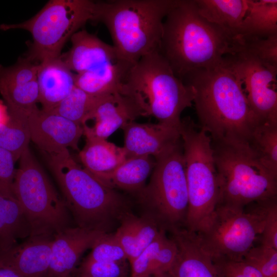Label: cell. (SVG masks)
Returning <instances> with one entry per match:
<instances>
[{
    "label": "cell",
    "instance_id": "cell-41",
    "mask_svg": "<svg viewBox=\"0 0 277 277\" xmlns=\"http://www.w3.org/2000/svg\"><path fill=\"white\" fill-rule=\"evenodd\" d=\"M10 118L8 107L0 100V128L6 125Z\"/></svg>",
    "mask_w": 277,
    "mask_h": 277
},
{
    "label": "cell",
    "instance_id": "cell-3",
    "mask_svg": "<svg viewBox=\"0 0 277 277\" xmlns=\"http://www.w3.org/2000/svg\"><path fill=\"white\" fill-rule=\"evenodd\" d=\"M176 0L95 2L93 21L105 25L120 60L134 64L159 51L164 20Z\"/></svg>",
    "mask_w": 277,
    "mask_h": 277
},
{
    "label": "cell",
    "instance_id": "cell-40",
    "mask_svg": "<svg viewBox=\"0 0 277 277\" xmlns=\"http://www.w3.org/2000/svg\"><path fill=\"white\" fill-rule=\"evenodd\" d=\"M0 277H24L13 268L0 261Z\"/></svg>",
    "mask_w": 277,
    "mask_h": 277
},
{
    "label": "cell",
    "instance_id": "cell-13",
    "mask_svg": "<svg viewBox=\"0 0 277 277\" xmlns=\"http://www.w3.org/2000/svg\"><path fill=\"white\" fill-rule=\"evenodd\" d=\"M38 66L27 57L9 67L0 65V93L10 113L28 116L38 108Z\"/></svg>",
    "mask_w": 277,
    "mask_h": 277
},
{
    "label": "cell",
    "instance_id": "cell-27",
    "mask_svg": "<svg viewBox=\"0 0 277 277\" xmlns=\"http://www.w3.org/2000/svg\"><path fill=\"white\" fill-rule=\"evenodd\" d=\"M200 14L239 37V32L248 8V0H194Z\"/></svg>",
    "mask_w": 277,
    "mask_h": 277
},
{
    "label": "cell",
    "instance_id": "cell-42",
    "mask_svg": "<svg viewBox=\"0 0 277 277\" xmlns=\"http://www.w3.org/2000/svg\"><path fill=\"white\" fill-rule=\"evenodd\" d=\"M146 277H172V276L168 272H166V273H161V274L150 275Z\"/></svg>",
    "mask_w": 277,
    "mask_h": 277
},
{
    "label": "cell",
    "instance_id": "cell-34",
    "mask_svg": "<svg viewBox=\"0 0 277 277\" xmlns=\"http://www.w3.org/2000/svg\"><path fill=\"white\" fill-rule=\"evenodd\" d=\"M89 255L88 261L121 262L127 260L126 253L114 234L104 232L95 242Z\"/></svg>",
    "mask_w": 277,
    "mask_h": 277
},
{
    "label": "cell",
    "instance_id": "cell-15",
    "mask_svg": "<svg viewBox=\"0 0 277 277\" xmlns=\"http://www.w3.org/2000/svg\"><path fill=\"white\" fill-rule=\"evenodd\" d=\"M105 231L69 227L56 234L46 277H68L76 268L82 254L91 248Z\"/></svg>",
    "mask_w": 277,
    "mask_h": 277
},
{
    "label": "cell",
    "instance_id": "cell-10",
    "mask_svg": "<svg viewBox=\"0 0 277 277\" xmlns=\"http://www.w3.org/2000/svg\"><path fill=\"white\" fill-rule=\"evenodd\" d=\"M13 190L32 236H54L70 227L68 209L28 148L19 159Z\"/></svg>",
    "mask_w": 277,
    "mask_h": 277
},
{
    "label": "cell",
    "instance_id": "cell-6",
    "mask_svg": "<svg viewBox=\"0 0 277 277\" xmlns=\"http://www.w3.org/2000/svg\"><path fill=\"white\" fill-rule=\"evenodd\" d=\"M180 132L186 167L188 207L185 228L197 233L206 225L219 201V184L211 140L190 117L181 119Z\"/></svg>",
    "mask_w": 277,
    "mask_h": 277
},
{
    "label": "cell",
    "instance_id": "cell-5",
    "mask_svg": "<svg viewBox=\"0 0 277 277\" xmlns=\"http://www.w3.org/2000/svg\"><path fill=\"white\" fill-rule=\"evenodd\" d=\"M48 155L64 202L78 226L105 231L104 227L109 220L127 211L126 199L81 167L68 149Z\"/></svg>",
    "mask_w": 277,
    "mask_h": 277
},
{
    "label": "cell",
    "instance_id": "cell-33",
    "mask_svg": "<svg viewBox=\"0 0 277 277\" xmlns=\"http://www.w3.org/2000/svg\"><path fill=\"white\" fill-rule=\"evenodd\" d=\"M241 37L240 51L248 53L266 66L277 70V34L266 37Z\"/></svg>",
    "mask_w": 277,
    "mask_h": 277
},
{
    "label": "cell",
    "instance_id": "cell-11",
    "mask_svg": "<svg viewBox=\"0 0 277 277\" xmlns=\"http://www.w3.org/2000/svg\"><path fill=\"white\" fill-rule=\"evenodd\" d=\"M155 162L149 183L138 193L140 199L169 229L180 227L188 207L182 139Z\"/></svg>",
    "mask_w": 277,
    "mask_h": 277
},
{
    "label": "cell",
    "instance_id": "cell-22",
    "mask_svg": "<svg viewBox=\"0 0 277 277\" xmlns=\"http://www.w3.org/2000/svg\"><path fill=\"white\" fill-rule=\"evenodd\" d=\"M82 126L86 144L80 151L79 157L86 170L96 176L112 171L126 160L124 147L94 136L86 124Z\"/></svg>",
    "mask_w": 277,
    "mask_h": 277
},
{
    "label": "cell",
    "instance_id": "cell-2",
    "mask_svg": "<svg viewBox=\"0 0 277 277\" xmlns=\"http://www.w3.org/2000/svg\"><path fill=\"white\" fill-rule=\"evenodd\" d=\"M241 45L240 37L203 17L194 0H176L164 20L159 51L183 82L194 71L236 54Z\"/></svg>",
    "mask_w": 277,
    "mask_h": 277
},
{
    "label": "cell",
    "instance_id": "cell-18",
    "mask_svg": "<svg viewBox=\"0 0 277 277\" xmlns=\"http://www.w3.org/2000/svg\"><path fill=\"white\" fill-rule=\"evenodd\" d=\"M143 116L141 109L129 96L121 92L102 95L89 114L88 121L94 120L87 128L94 136L106 139L118 128Z\"/></svg>",
    "mask_w": 277,
    "mask_h": 277
},
{
    "label": "cell",
    "instance_id": "cell-26",
    "mask_svg": "<svg viewBox=\"0 0 277 277\" xmlns=\"http://www.w3.org/2000/svg\"><path fill=\"white\" fill-rule=\"evenodd\" d=\"M132 66L133 64L118 59L107 64L96 71L75 74V86L94 95L121 92Z\"/></svg>",
    "mask_w": 277,
    "mask_h": 277
},
{
    "label": "cell",
    "instance_id": "cell-32",
    "mask_svg": "<svg viewBox=\"0 0 277 277\" xmlns=\"http://www.w3.org/2000/svg\"><path fill=\"white\" fill-rule=\"evenodd\" d=\"M101 96L89 94L75 86L69 95L49 112L83 125L86 124Z\"/></svg>",
    "mask_w": 277,
    "mask_h": 277
},
{
    "label": "cell",
    "instance_id": "cell-16",
    "mask_svg": "<svg viewBox=\"0 0 277 277\" xmlns=\"http://www.w3.org/2000/svg\"><path fill=\"white\" fill-rule=\"evenodd\" d=\"M122 129L126 159L150 156L155 160L181 140L180 129L159 123H138L134 121Z\"/></svg>",
    "mask_w": 277,
    "mask_h": 277
},
{
    "label": "cell",
    "instance_id": "cell-43",
    "mask_svg": "<svg viewBox=\"0 0 277 277\" xmlns=\"http://www.w3.org/2000/svg\"><path fill=\"white\" fill-rule=\"evenodd\" d=\"M68 277H74V276H72V275H70V276H68Z\"/></svg>",
    "mask_w": 277,
    "mask_h": 277
},
{
    "label": "cell",
    "instance_id": "cell-38",
    "mask_svg": "<svg viewBox=\"0 0 277 277\" xmlns=\"http://www.w3.org/2000/svg\"><path fill=\"white\" fill-rule=\"evenodd\" d=\"M213 262L221 277H264L259 270L243 260H217Z\"/></svg>",
    "mask_w": 277,
    "mask_h": 277
},
{
    "label": "cell",
    "instance_id": "cell-35",
    "mask_svg": "<svg viewBox=\"0 0 277 277\" xmlns=\"http://www.w3.org/2000/svg\"><path fill=\"white\" fill-rule=\"evenodd\" d=\"M74 277H130L127 261L108 262L83 260L72 274Z\"/></svg>",
    "mask_w": 277,
    "mask_h": 277
},
{
    "label": "cell",
    "instance_id": "cell-7",
    "mask_svg": "<svg viewBox=\"0 0 277 277\" xmlns=\"http://www.w3.org/2000/svg\"><path fill=\"white\" fill-rule=\"evenodd\" d=\"M219 184V204L246 207L276 197L277 176L258 160L248 145L211 141Z\"/></svg>",
    "mask_w": 277,
    "mask_h": 277
},
{
    "label": "cell",
    "instance_id": "cell-30",
    "mask_svg": "<svg viewBox=\"0 0 277 277\" xmlns=\"http://www.w3.org/2000/svg\"><path fill=\"white\" fill-rule=\"evenodd\" d=\"M248 146L260 163L277 176V123L259 124L252 134Z\"/></svg>",
    "mask_w": 277,
    "mask_h": 277
},
{
    "label": "cell",
    "instance_id": "cell-1",
    "mask_svg": "<svg viewBox=\"0 0 277 277\" xmlns=\"http://www.w3.org/2000/svg\"><path fill=\"white\" fill-rule=\"evenodd\" d=\"M183 83L193 88L199 126L211 141L248 145L261 123L250 106L242 81L225 57L217 66L191 73Z\"/></svg>",
    "mask_w": 277,
    "mask_h": 277
},
{
    "label": "cell",
    "instance_id": "cell-14",
    "mask_svg": "<svg viewBox=\"0 0 277 277\" xmlns=\"http://www.w3.org/2000/svg\"><path fill=\"white\" fill-rule=\"evenodd\" d=\"M31 140L48 155L71 148L78 150L82 125L38 108L28 117Z\"/></svg>",
    "mask_w": 277,
    "mask_h": 277
},
{
    "label": "cell",
    "instance_id": "cell-24",
    "mask_svg": "<svg viewBox=\"0 0 277 277\" xmlns=\"http://www.w3.org/2000/svg\"><path fill=\"white\" fill-rule=\"evenodd\" d=\"M176 251L174 243L161 229L155 240L129 263L130 277H146L168 272Z\"/></svg>",
    "mask_w": 277,
    "mask_h": 277
},
{
    "label": "cell",
    "instance_id": "cell-31",
    "mask_svg": "<svg viewBox=\"0 0 277 277\" xmlns=\"http://www.w3.org/2000/svg\"><path fill=\"white\" fill-rule=\"evenodd\" d=\"M10 114L9 122L0 128V148L9 152L16 162L31 141L28 116Z\"/></svg>",
    "mask_w": 277,
    "mask_h": 277
},
{
    "label": "cell",
    "instance_id": "cell-39",
    "mask_svg": "<svg viewBox=\"0 0 277 277\" xmlns=\"http://www.w3.org/2000/svg\"><path fill=\"white\" fill-rule=\"evenodd\" d=\"M261 244L277 249V200L271 203L262 232Z\"/></svg>",
    "mask_w": 277,
    "mask_h": 277
},
{
    "label": "cell",
    "instance_id": "cell-29",
    "mask_svg": "<svg viewBox=\"0 0 277 277\" xmlns=\"http://www.w3.org/2000/svg\"><path fill=\"white\" fill-rule=\"evenodd\" d=\"M277 34V1L248 0L239 36L266 37Z\"/></svg>",
    "mask_w": 277,
    "mask_h": 277
},
{
    "label": "cell",
    "instance_id": "cell-17",
    "mask_svg": "<svg viewBox=\"0 0 277 277\" xmlns=\"http://www.w3.org/2000/svg\"><path fill=\"white\" fill-rule=\"evenodd\" d=\"M70 39L71 48L60 57L69 69L76 74L96 71L119 59L112 45L85 30L78 31Z\"/></svg>",
    "mask_w": 277,
    "mask_h": 277
},
{
    "label": "cell",
    "instance_id": "cell-9",
    "mask_svg": "<svg viewBox=\"0 0 277 277\" xmlns=\"http://www.w3.org/2000/svg\"><path fill=\"white\" fill-rule=\"evenodd\" d=\"M95 2L89 0H51L33 17L21 23L2 24L3 30L22 29L33 38L27 58L39 64L61 56L72 36L89 21H93Z\"/></svg>",
    "mask_w": 277,
    "mask_h": 277
},
{
    "label": "cell",
    "instance_id": "cell-19",
    "mask_svg": "<svg viewBox=\"0 0 277 277\" xmlns=\"http://www.w3.org/2000/svg\"><path fill=\"white\" fill-rule=\"evenodd\" d=\"M53 237L32 236L21 244L0 251V261L24 277H46Z\"/></svg>",
    "mask_w": 277,
    "mask_h": 277
},
{
    "label": "cell",
    "instance_id": "cell-12",
    "mask_svg": "<svg viewBox=\"0 0 277 277\" xmlns=\"http://www.w3.org/2000/svg\"><path fill=\"white\" fill-rule=\"evenodd\" d=\"M225 59L242 81L250 106L260 123H277V70L242 50Z\"/></svg>",
    "mask_w": 277,
    "mask_h": 277
},
{
    "label": "cell",
    "instance_id": "cell-23",
    "mask_svg": "<svg viewBox=\"0 0 277 277\" xmlns=\"http://www.w3.org/2000/svg\"><path fill=\"white\" fill-rule=\"evenodd\" d=\"M168 272L172 277H221L211 258L192 236L177 242L176 255Z\"/></svg>",
    "mask_w": 277,
    "mask_h": 277
},
{
    "label": "cell",
    "instance_id": "cell-21",
    "mask_svg": "<svg viewBox=\"0 0 277 277\" xmlns=\"http://www.w3.org/2000/svg\"><path fill=\"white\" fill-rule=\"evenodd\" d=\"M119 219L120 225L114 234L130 263L155 240L161 229L152 217H138L127 211Z\"/></svg>",
    "mask_w": 277,
    "mask_h": 277
},
{
    "label": "cell",
    "instance_id": "cell-37",
    "mask_svg": "<svg viewBox=\"0 0 277 277\" xmlns=\"http://www.w3.org/2000/svg\"><path fill=\"white\" fill-rule=\"evenodd\" d=\"M15 162L11 153L0 148V195L7 198L15 199L13 190Z\"/></svg>",
    "mask_w": 277,
    "mask_h": 277
},
{
    "label": "cell",
    "instance_id": "cell-4",
    "mask_svg": "<svg viewBox=\"0 0 277 277\" xmlns=\"http://www.w3.org/2000/svg\"><path fill=\"white\" fill-rule=\"evenodd\" d=\"M121 92L130 97L143 116L155 117L158 123L180 129L181 115L192 106V87L178 78L159 51L147 54L131 67Z\"/></svg>",
    "mask_w": 277,
    "mask_h": 277
},
{
    "label": "cell",
    "instance_id": "cell-20",
    "mask_svg": "<svg viewBox=\"0 0 277 277\" xmlns=\"http://www.w3.org/2000/svg\"><path fill=\"white\" fill-rule=\"evenodd\" d=\"M74 75L60 56L38 64L37 82L42 110H53L75 87Z\"/></svg>",
    "mask_w": 277,
    "mask_h": 277
},
{
    "label": "cell",
    "instance_id": "cell-36",
    "mask_svg": "<svg viewBox=\"0 0 277 277\" xmlns=\"http://www.w3.org/2000/svg\"><path fill=\"white\" fill-rule=\"evenodd\" d=\"M243 261L259 270L264 277H277V249L261 244L252 247Z\"/></svg>",
    "mask_w": 277,
    "mask_h": 277
},
{
    "label": "cell",
    "instance_id": "cell-25",
    "mask_svg": "<svg viewBox=\"0 0 277 277\" xmlns=\"http://www.w3.org/2000/svg\"><path fill=\"white\" fill-rule=\"evenodd\" d=\"M155 163V160L150 156L127 158L112 171L95 177L112 188L116 187L138 193L145 186Z\"/></svg>",
    "mask_w": 277,
    "mask_h": 277
},
{
    "label": "cell",
    "instance_id": "cell-28",
    "mask_svg": "<svg viewBox=\"0 0 277 277\" xmlns=\"http://www.w3.org/2000/svg\"><path fill=\"white\" fill-rule=\"evenodd\" d=\"M31 235L30 223L18 202L0 195V251L16 245Z\"/></svg>",
    "mask_w": 277,
    "mask_h": 277
},
{
    "label": "cell",
    "instance_id": "cell-8",
    "mask_svg": "<svg viewBox=\"0 0 277 277\" xmlns=\"http://www.w3.org/2000/svg\"><path fill=\"white\" fill-rule=\"evenodd\" d=\"M276 198L255 202L247 211L245 207L219 204L196 233L202 248L213 261H242L261 234L269 206Z\"/></svg>",
    "mask_w": 277,
    "mask_h": 277
}]
</instances>
